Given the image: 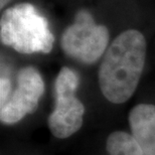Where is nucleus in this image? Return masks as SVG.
<instances>
[{
	"mask_svg": "<svg viewBox=\"0 0 155 155\" xmlns=\"http://www.w3.org/2000/svg\"><path fill=\"white\" fill-rule=\"evenodd\" d=\"M146 39L140 31H123L108 46L99 69L102 94L113 104H122L134 94L146 60Z\"/></svg>",
	"mask_w": 155,
	"mask_h": 155,
	"instance_id": "nucleus-1",
	"label": "nucleus"
},
{
	"mask_svg": "<svg viewBox=\"0 0 155 155\" xmlns=\"http://www.w3.org/2000/svg\"><path fill=\"white\" fill-rule=\"evenodd\" d=\"M3 45L20 54H48L54 38L45 16L30 3H19L3 12L0 19Z\"/></svg>",
	"mask_w": 155,
	"mask_h": 155,
	"instance_id": "nucleus-2",
	"label": "nucleus"
},
{
	"mask_svg": "<svg viewBox=\"0 0 155 155\" xmlns=\"http://www.w3.org/2000/svg\"><path fill=\"white\" fill-rule=\"evenodd\" d=\"M78 86V75L64 67L55 79L54 109L48 120L49 130L57 138L70 137L83 125L85 106L75 95Z\"/></svg>",
	"mask_w": 155,
	"mask_h": 155,
	"instance_id": "nucleus-3",
	"label": "nucleus"
},
{
	"mask_svg": "<svg viewBox=\"0 0 155 155\" xmlns=\"http://www.w3.org/2000/svg\"><path fill=\"white\" fill-rule=\"evenodd\" d=\"M109 31L99 25L87 10H80L72 25L67 27L61 45L68 57L83 64H94L106 52Z\"/></svg>",
	"mask_w": 155,
	"mask_h": 155,
	"instance_id": "nucleus-4",
	"label": "nucleus"
},
{
	"mask_svg": "<svg viewBox=\"0 0 155 155\" xmlns=\"http://www.w3.org/2000/svg\"><path fill=\"white\" fill-rule=\"evenodd\" d=\"M45 92V83L38 71L33 67L21 69L17 75V85L4 104L0 106V120L14 124L38 109Z\"/></svg>",
	"mask_w": 155,
	"mask_h": 155,
	"instance_id": "nucleus-5",
	"label": "nucleus"
},
{
	"mask_svg": "<svg viewBox=\"0 0 155 155\" xmlns=\"http://www.w3.org/2000/svg\"><path fill=\"white\" fill-rule=\"evenodd\" d=\"M131 135L144 155H155V106L139 104L130 111Z\"/></svg>",
	"mask_w": 155,
	"mask_h": 155,
	"instance_id": "nucleus-6",
	"label": "nucleus"
},
{
	"mask_svg": "<svg viewBox=\"0 0 155 155\" xmlns=\"http://www.w3.org/2000/svg\"><path fill=\"white\" fill-rule=\"evenodd\" d=\"M106 149L109 155H144L133 136L123 131L111 133L106 142Z\"/></svg>",
	"mask_w": 155,
	"mask_h": 155,
	"instance_id": "nucleus-7",
	"label": "nucleus"
},
{
	"mask_svg": "<svg viewBox=\"0 0 155 155\" xmlns=\"http://www.w3.org/2000/svg\"><path fill=\"white\" fill-rule=\"evenodd\" d=\"M11 94V83L7 77H1L0 80V106L7 101Z\"/></svg>",
	"mask_w": 155,
	"mask_h": 155,
	"instance_id": "nucleus-8",
	"label": "nucleus"
},
{
	"mask_svg": "<svg viewBox=\"0 0 155 155\" xmlns=\"http://www.w3.org/2000/svg\"><path fill=\"white\" fill-rule=\"evenodd\" d=\"M10 1H11V0H0V7L3 8L5 5H7Z\"/></svg>",
	"mask_w": 155,
	"mask_h": 155,
	"instance_id": "nucleus-9",
	"label": "nucleus"
}]
</instances>
